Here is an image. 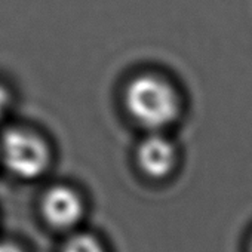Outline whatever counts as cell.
<instances>
[{
    "instance_id": "6da1fadb",
    "label": "cell",
    "mask_w": 252,
    "mask_h": 252,
    "mask_svg": "<svg viewBox=\"0 0 252 252\" xmlns=\"http://www.w3.org/2000/svg\"><path fill=\"white\" fill-rule=\"evenodd\" d=\"M125 105L132 119L150 132H160L181 113L177 89L156 74H141L132 79L125 91Z\"/></svg>"
},
{
    "instance_id": "7a4b0ae2",
    "label": "cell",
    "mask_w": 252,
    "mask_h": 252,
    "mask_svg": "<svg viewBox=\"0 0 252 252\" xmlns=\"http://www.w3.org/2000/svg\"><path fill=\"white\" fill-rule=\"evenodd\" d=\"M0 152L6 168L20 178L43 175L51 165V150L37 134L20 128L8 129L0 140Z\"/></svg>"
},
{
    "instance_id": "3957f363",
    "label": "cell",
    "mask_w": 252,
    "mask_h": 252,
    "mask_svg": "<svg viewBox=\"0 0 252 252\" xmlns=\"http://www.w3.org/2000/svg\"><path fill=\"white\" fill-rule=\"evenodd\" d=\"M40 208L46 222L58 230L76 227L85 214L80 194L67 186L51 187L42 197Z\"/></svg>"
},
{
    "instance_id": "277c9868",
    "label": "cell",
    "mask_w": 252,
    "mask_h": 252,
    "mask_svg": "<svg viewBox=\"0 0 252 252\" xmlns=\"http://www.w3.org/2000/svg\"><path fill=\"white\" fill-rule=\"evenodd\" d=\"M137 160L146 175L160 180L174 171L178 160L177 147L162 132H150L138 146Z\"/></svg>"
},
{
    "instance_id": "5b68a950",
    "label": "cell",
    "mask_w": 252,
    "mask_h": 252,
    "mask_svg": "<svg viewBox=\"0 0 252 252\" xmlns=\"http://www.w3.org/2000/svg\"><path fill=\"white\" fill-rule=\"evenodd\" d=\"M61 252H105V249L95 236L89 233H77L64 243Z\"/></svg>"
},
{
    "instance_id": "8992f818",
    "label": "cell",
    "mask_w": 252,
    "mask_h": 252,
    "mask_svg": "<svg viewBox=\"0 0 252 252\" xmlns=\"http://www.w3.org/2000/svg\"><path fill=\"white\" fill-rule=\"evenodd\" d=\"M9 102H11V96H9L8 89L3 85H0V119H2L3 114L6 113Z\"/></svg>"
},
{
    "instance_id": "52a82bcc",
    "label": "cell",
    "mask_w": 252,
    "mask_h": 252,
    "mask_svg": "<svg viewBox=\"0 0 252 252\" xmlns=\"http://www.w3.org/2000/svg\"><path fill=\"white\" fill-rule=\"evenodd\" d=\"M0 252H24L18 245L11 242H0Z\"/></svg>"
},
{
    "instance_id": "ba28073f",
    "label": "cell",
    "mask_w": 252,
    "mask_h": 252,
    "mask_svg": "<svg viewBox=\"0 0 252 252\" xmlns=\"http://www.w3.org/2000/svg\"><path fill=\"white\" fill-rule=\"evenodd\" d=\"M251 252H252V242H251Z\"/></svg>"
}]
</instances>
